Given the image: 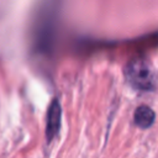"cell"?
Masks as SVG:
<instances>
[{"mask_svg":"<svg viewBox=\"0 0 158 158\" xmlns=\"http://www.w3.org/2000/svg\"><path fill=\"white\" fill-rule=\"evenodd\" d=\"M125 78L131 86L142 91H151L156 88V75L144 59H133L125 67Z\"/></svg>","mask_w":158,"mask_h":158,"instance_id":"1","label":"cell"},{"mask_svg":"<svg viewBox=\"0 0 158 158\" xmlns=\"http://www.w3.org/2000/svg\"><path fill=\"white\" fill-rule=\"evenodd\" d=\"M60 122H62V107L59 101L57 99H53L46 114V138L48 142L52 141V138L59 132Z\"/></svg>","mask_w":158,"mask_h":158,"instance_id":"2","label":"cell"},{"mask_svg":"<svg viewBox=\"0 0 158 158\" xmlns=\"http://www.w3.org/2000/svg\"><path fill=\"white\" fill-rule=\"evenodd\" d=\"M154 117H156V114L149 106L141 105L135 111L133 121H135L136 126H138L141 128H149L154 122Z\"/></svg>","mask_w":158,"mask_h":158,"instance_id":"3","label":"cell"}]
</instances>
